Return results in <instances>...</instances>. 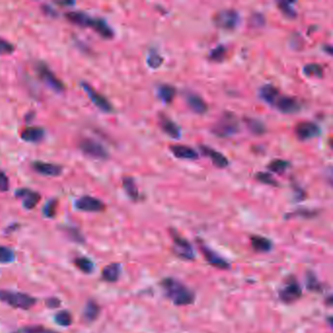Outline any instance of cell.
Masks as SVG:
<instances>
[{
	"label": "cell",
	"instance_id": "cell-33",
	"mask_svg": "<svg viewBox=\"0 0 333 333\" xmlns=\"http://www.w3.org/2000/svg\"><path fill=\"white\" fill-rule=\"evenodd\" d=\"M75 266L84 272H91L94 269V264L91 261L90 259L86 257H79L74 260Z\"/></svg>",
	"mask_w": 333,
	"mask_h": 333
},
{
	"label": "cell",
	"instance_id": "cell-29",
	"mask_svg": "<svg viewBox=\"0 0 333 333\" xmlns=\"http://www.w3.org/2000/svg\"><path fill=\"white\" fill-rule=\"evenodd\" d=\"M303 72L306 76L308 77H317V79H321L323 76V67L319 64H308L304 67L303 69Z\"/></svg>",
	"mask_w": 333,
	"mask_h": 333
},
{
	"label": "cell",
	"instance_id": "cell-21",
	"mask_svg": "<svg viewBox=\"0 0 333 333\" xmlns=\"http://www.w3.org/2000/svg\"><path fill=\"white\" fill-rule=\"evenodd\" d=\"M250 245L253 250L257 253L270 252L272 248V241L266 237L257 234L250 237Z\"/></svg>",
	"mask_w": 333,
	"mask_h": 333
},
{
	"label": "cell",
	"instance_id": "cell-16",
	"mask_svg": "<svg viewBox=\"0 0 333 333\" xmlns=\"http://www.w3.org/2000/svg\"><path fill=\"white\" fill-rule=\"evenodd\" d=\"M15 194L23 201V205L26 209L34 208L41 199V194L38 192L32 191L28 188L19 189L15 192Z\"/></svg>",
	"mask_w": 333,
	"mask_h": 333
},
{
	"label": "cell",
	"instance_id": "cell-17",
	"mask_svg": "<svg viewBox=\"0 0 333 333\" xmlns=\"http://www.w3.org/2000/svg\"><path fill=\"white\" fill-rule=\"evenodd\" d=\"M159 123H160V126H161L162 131L164 132L165 134H167L169 137H171L173 139L180 138V136H181L180 127L168 116L164 115L163 113L160 114Z\"/></svg>",
	"mask_w": 333,
	"mask_h": 333
},
{
	"label": "cell",
	"instance_id": "cell-35",
	"mask_svg": "<svg viewBox=\"0 0 333 333\" xmlns=\"http://www.w3.org/2000/svg\"><path fill=\"white\" fill-rule=\"evenodd\" d=\"M255 178H256L257 181L260 182L262 184H265V185L273 186V187H278L279 186V183L277 182V180L272 177L270 173H267V172H258L255 175Z\"/></svg>",
	"mask_w": 333,
	"mask_h": 333
},
{
	"label": "cell",
	"instance_id": "cell-1",
	"mask_svg": "<svg viewBox=\"0 0 333 333\" xmlns=\"http://www.w3.org/2000/svg\"><path fill=\"white\" fill-rule=\"evenodd\" d=\"M164 295L176 306H188L194 302L195 296L187 285L173 278H165L161 282Z\"/></svg>",
	"mask_w": 333,
	"mask_h": 333
},
{
	"label": "cell",
	"instance_id": "cell-24",
	"mask_svg": "<svg viewBox=\"0 0 333 333\" xmlns=\"http://www.w3.org/2000/svg\"><path fill=\"white\" fill-rule=\"evenodd\" d=\"M259 94L264 101L273 105L280 96V91L272 84H266L260 88Z\"/></svg>",
	"mask_w": 333,
	"mask_h": 333
},
{
	"label": "cell",
	"instance_id": "cell-40",
	"mask_svg": "<svg viewBox=\"0 0 333 333\" xmlns=\"http://www.w3.org/2000/svg\"><path fill=\"white\" fill-rule=\"evenodd\" d=\"M14 51H15V46L11 43L10 41L0 37V56L10 55Z\"/></svg>",
	"mask_w": 333,
	"mask_h": 333
},
{
	"label": "cell",
	"instance_id": "cell-32",
	"mask_svg": "<svg viewBox=\"0 0 333 333\" xmlns=\"http://www.w3.org/2000/svg\"><path fill=\"white\" fill-rule=\"evenodd\" d=\"M227 56V48L224 45H218L209 53V60L213 62H222Z\"/></svg>",
	"mask_w": 333,
	"mask_h": 333
},
{
	"label": "cell",
	"instance_id": "cell-6",
	"mask_svg": "<svg viewBox=\"0 0 333 333\" xmlns=\"http://www.w3.org/2000/svg\"><path fill=\"white\" fill-rule=\"evenodd\" d=\"M35 71L41 81L48 86L51 90L63 92L65 90V83L53 72L50 68L43 62H38L35 66Z\"/></svg>",
	"mask_w": 333,
	"mask_h": 333
},
{
	"label": "cell",
	"instance_id": "cell-2",
	"mask_svg": "<svg viewBox=\"0 0 333 333\" xmlns=\"http://www.w3.org/2000/svg\"><path fill=\"white\" fill-rule=\"evenodd\" d=\"M65 17L74 25L83 28H90L104 38L111 40L114 36L113 30L108 25V23L102 18L91 17L90 15L81 11L67 12L65 14Z\"/></svg>",
	"mask_w": 333,
	"mask_h": 333
},
{
	"label": "cell",
	"instance_id": "cell-49",
	"mask_svg": "<svg viewBox=\"0 0 333 333\" xmlns=\"http://www.w3.org/2000/svg\"><path fill=\"white\" fill-rule=\"evenodd\" d=\"M324 50L327 51L329 55H332V47H331L330 45H327V46L324 48Z\"/></svg>",
	"mask_w": 333,
	"mask_h": 333
},
{
	"label": "cell",
	"instance_id": "cell-14",
	"mask_svg": "<svg viewBox=\"0 0 333 333\" xmlns=\"http://www.w3.org/2000/svg\"><path fill=\"white\" fill-rule=\"evenodd\" d=\"M31 167L36 173L48 177L60 176L64 170L62 165L51 163V162H41V161L31 162Z\"/></svg>",
	"mask_w": 333,
	"mask_h": 333
},
{
	"label": "cell",
	"instance_id": "cell-42",
	"mask_svg": "<svg viewBox=\"0 0 333 333\" xmlns=\"http://www.w3.org/2000/svg\"><path fill=\"white\" fill-rule=\"evenodd\" d=\"M24 333H57L52 329L43 327V326H40V325H35V326H28L24 329Z\"/></svg>",
	"mask_w": 333,
	"mask_h": 333
},
{
	"label": "cell",
	"instance_id": "cell-9",
	"mask_svg": "<svg viewBox=\"0 0 333 333\" xmlns=\"http://www.w3.org/2000/svg\"><path fill=\"white\" fill-rule=\"evenodd\" d=\"M79 148L85 155L96 160H107L109 158V152L106 150V148L99 142L95 141L91 138H84L81 140Z\"/></svg>",
	"mask_w": 333,
	"mask_h": 333
},
{
	"label": "cell",
	"instance_id": "cell-30",
	"mask_svg": "<svg viewBox=\"0 0 333 333\" xmlns=\"http://www.w3.org/2000/svg\"><path fill=\"white\" fill-rule=\"evenodd\" d=\"M306 286L307 289L310 291H315V292H321L323 291V285L320 283L316 277V275L313 272L309 271L307 272L306 276Z\"/></svg>",
	"mask_w": 333,
	"mask_h": 333
},
{
	"label": "cell",
	"instance_id": "cell-3",
	"mask_svg": "<svg viewBox=\"0 0 333 333\" xmlns=\"http://www.w3.org/2000/svg\"><path fill=\"white\" fill-rule=\"evenodd\" d=\"M240 130V121L234 113L224 111L219 121L212 126L211 132L219 138H228L233 136Z\"/></svg>",
	"mask_w": 333,
	"mask_h": 333
},
{
	"label": "cell",
	"instance_id": "cell-19",
	"mask_svg": "<svg viewBox=\"0 0 333 333\" xmlns=\"http://www.w3.org/2000/svg\"><path fill=\"white\" fill-rule=\"evenodd\" d=\"M45 130L40 126H29L21 132V138L26 142L37 143L43 140Z\"/></svg>",
	"mask_w": 333,
	"mask_h": 333
},
{
	"label": "cell",
	"instance_id": "cell-45",
	"mask_svg": "<svg viewBox=\"0 0 333 333\" xmlns=\"http://www.w3.org/2000/svg\"><path fill=\"white\" fill-rule=\"evenodd\" d=\"M296 215V216H305V217H312V216H316L317 212L311 211V210H299V211L295 212L293 213V215Z\"/></svg>",
	"mask_w": 333,
	"mask_h": 333
},
{
	"label": "cell",
	"instance_id": "cell-18",
	"mask_svg": "<svg viewBox=\"0 0 333 333\" xmlns=\"http://www.w3.org/2000/svg\"><path fill=\"white\" fill-rule=\"evenodd\" d=\"M200 149L204 155L211 160L212 163L218 168H226L229 165L228 159L220 151H215L207 146H200Z\"/></svg>",
	"mask_w": 333,
	"mask_h": 333
},
{
	"label": "cell",
	"instance_id": "cell-46",
	"mask_svg": "<svg viewBox=\"0 0 333 333\" xmlns=\"http://www.w3.org/2000/svg\"><path fill=\"white\" fill-rule=\"evenodd\" d=\"M60 300L57 299V298H50L47 300L46 302V305L49 307V308H57L60 306Z\"/></svg>",
	"mask_w": 333,
	"mask_h": 333
},
{
	"label": "cell",
	"instance_id": "cell-31",
	"mask_svg": "<svg viewBox=\"0 0 333 333\" xmlns=\"http://www.w3.org/2000/svg\"><path fill=\"white\" fill-rule=\"evenodd\" d=\"M289 167H290V162L280 159L273 160L268 165V169L270 171L279 173V174H283V172L286 171Z\"/></svg>",
	"mask_w": 333,
	"mask_h": 333
},
{
	"label": "cell",
	"instance_id": "cell-34",
	"mask_svg": "<svg viewBox=\"0 0 333 333\" xmlns=\"http://www.w3.org/2000/svg\"><path fill=\"white\" fill-rule=\"evenodd\" d=\"M293 4H294V2H289V1H280V2L278 3V6H279L280 10L282 11L286 17H289V18H295L296 15H297V13H296V11H295L294 7H293Z\"/></svg>",
	"mask_w": 333,
	"mask_h": 333
},
{
	"label": "cell",
	"instance_id": "cell-48",
	"mask_svg": "<svg viewBox=\"0 0 333 333\" xmlns=\"http://www.w3.org/2000/svg\"><path fill=\"white\" fill-rule=\"evenodd\" d=\"M59 5H61V6H67V5H73L74 3L73 2H71V1H68V2H66V1H62V2H57Z\"/></svg>",
	"mask_w": 333,
	"mask_h": 333
},
{
	"label": "cell",
	"instance_id": "cell-23",
	"mask_svg": "<svg viewBox=\"0 0 333 333\" xmlns=\"http://www.w3.org/2000/svg\"><path fill=\"white\" fill-rule=\"evenodd\" d=\"M121 272V264L111 263L103 269L102 277L103 280L108 283H114L119 280Z\"/></svg>",
	"mask_w": 333,
	"mask_h": 333
},
{
	"label": "cell",
	"instance_id": "cell-22",
	"mask_svg": "<svg viewBox=\"0 0 333 333\" xmlns=\"http://www.w3.org/2000/svg\"><path fill=\"white\" fill-rule=\"evenodd\" d=\"M187 104L193 112L198 114H203L208 111V106L206 102L201 96L197 94H190L187 96Z\"/></svg>",
	"mask_w": 333,
	"mask_h": 333
},
{
	"label": "cell",
	"instance_id": "cell-8",
	"mask_svg": "<svg viewBox=\"0 0 333 333\" xmlns=\"http://www.w3.org/2000/svg\"><path fill=\"white\" fill-rule=\"evenodd\" d=\"M280 299L283 303L291 304L298 301L302 296V288L295 277H290L283 284V288L279 292Z\"/></svg>",
	"mask_w": 333,
	"mask_h": 333
},
{
	"label": "cell",
	"instance_id": "cell-25",
	"mask_svg": "<svg viewBox=\"0 0 333 333\" xmlns=\"http://www.w3.org/2000/svg\"><path fill=\"white\" fill-rule=\"evenodd\" d=\"M123 189L128 195V198L133 202H137L140 199V192L137 188V185L132 177H124L122 180Z\"/></svg>",
	"mask_w": 333,
	"mask_h": 333
},
{
	"label": "cell",
	"instance_id": "cell-47",
	"mask_svg": "<svg viewBox=\"0 0 333 333\" xmlns=\"http://www.w3.org/2000/svg\"><path fill=\"white\" fill-rule=\"evenodd\" d=\"M295 193H296V200L297 201H303L306 198V193L303 191L302 189L295 187Z\"/></svg>",
	"mask_w": 333,
	"mask_h": 333
},
{
	"label": "cell",
	"instance_id": "cell-41",
	"mask_svg": "<svg viewBox=\"0 0 333 333\" xmlns=\"http://www.w3.org/2000/svg\"><path fill=\"white\" fill-rule=\"evenodd\" d=\"M250 25L255 28H260L265 25V17L261 13H254L250 17Z\"/></svg>",
	"mask_w": 333,
	"mask_h": 333
},
{
	"label": "cell",
	"instance_id": "cell-37",
	"mask_svg": "<svg viewBox=\"0 0 333 333\" xmlns=\"http://www.w3.org/2000/svg\"><path fill=\"white\" fill-rule=\"evenodd\" d=\"M147 62H148L149 67L151 69H158L162 66L163 59L160 56L159 53H156L155 51L153 50L150 53Z\"/></svg>",
	"mask_w": 333,
	"mask_h": 333
},
{
	"label": "cell",
	"instance_id": "cell-20",
	"mask_svg": "<svg viewBox=\"0 0 333 333\" xmlns=\"http://www.w3.org/2000/svg\"><path fill=\"white\" fill-rule=\"evenodd\" d=\"M170 151L174 154L175 158L180 160H197L199 158V153L191 147L184 146V145H173L170 146Z\"/></svg>",
	"mask_w": 333,
	"mask_h": 333
},
{
	"label": "cell",
	"instance_id": "cell-11",
	"mask_svg": "<svg viewBox=\"0 0 333 333\" xmlns=\"http://www.w3.org/2000/svg\"><path fill=\"white\" fill-rule=\"evenodd\" d=\"M200 249L202 252V255L205 259V261L211 265L212 267L220 269V270H229L231 268L230 263L227 260H225L223 257H221L218 253L213 251L211 248H209L206 244H204L202 242H198Z\"/></svg>",
	"mask_w": 333,
	"mask_h": 333
},
{
	"label": "cell",
	"instance_id": "cell-28",
	"mask_svg": "<svg viewBox=\"0 0 333 333\" xmlns=\"http://www.w3.org/2000/svg\"><path fill=\"white\" fill-rule=\"evenodd\" d=\"M99 314H100V307L98 306V304L94 301H88L84 309V314H83L84 318L88 322H93L98 318Z\"/></svg>",
	"mask_w": 333,
	"mask_h": 333
},
{
	"label": "cell",
	"instance_id": "cell-4",
	"mask_svg": "<svg viewBox=\"0 0 333 333\" xmlns=\"http://www.w3.org/2000/svg\"><path fill=\"white\" fill-rule=\"evenodd\" d=\"M170 234L173 241V246H172L173 253L182 260L193 261L195 259V254L190 242L187 239L183 238L177 231L173 229L170 230Z\"/></svg>",
	"mask_w": 333,
	"mask_h": 333
},
{
	"label": "cell",
	"instance_id": "cell-27",
	"mask_svg": "<svg viewBox=\"0 0 333 333\" xmlns=\"http://www.w3.org/2000/svg\"><path fill=\"white\" fill-rule=\"evenodd\" d=\"M158 95L162 102L165 104H170L176 96V88L169 84H163L159 87Z\"/></svg>",
	"mask_w": 333,
	"mask_h": 333
},
{
	"label": "cell",
	"instance_id": "cell-38",
	"mask_svg": "<svg viewBox=\"0 0 333 333\" xmlns=\"http://www.w3.org/2000/svg\"><path fill=\"white\" fill-rule=\"evenodd\" d=\"M15 259L14 252L6 246H0V263H10Z\"/></svg>",
	"mask_w": 333,
	"mask_h": 333
},
{
	"label": "cell",
	"instance_id": "cell-26",
	"mask_svg": "<svg viewBox=\"0 0 333 333\" xmlns=\"http://www.w3.org/2000/svg\"><path fill=\"white\" fill-rule=\"evenodd\" d=\"M243 121L249 131L251 132L256 136H261L263 134L266 133V126L263 123L262 121L257 120V119H252V117H244Z\"/></svg>",
	"mask_w": 333,
	"mask_h": 333
},
{
	"label": "cell",
	"instance_id": "cell-12",
	"mask_svg": "<svg viewBox=\"0 0 333 333\" xmlns=\"http://www.w3.org/2000/svg\"><path fill=\"white\" fill-rule=\"evenodd\" d=\"M295 135L300 141H307L313 139L321 134V128L318 124L312 121H303L296 125Z\"/></svg>",
	"mask_w": 333,
	"mask_h": 333
},
{
	"label": "cell",
	"instance_id": "cell-15",
	"mask_svg": "<svg viewBox=\"0 0 333 333\" xmlns=\"http://www.w3.org/2000/svg\"><path fill=\"white\" fill-rule=\"evenodd\" d=\"M273 105L283 113H295L301 110V104L299 101L289 96H279Z\"/></svg>",
	"mask_w": 333,
	"mask_h": 333
},
{
	"label": "cell",
	"instance_id": "cell-13",
	"mask_svg": "<svg viewBox=\"0 0 333 333\" xmlns=\"http://www.w3.org/2000/svg\"><path fill=\"white\" fill-rule=\"evenodd\" d=\"M74 206L76 209L84 212H101L106 207L104 202L91 195L81 197L75 202Z\"/></svg>",
	"mask_w": 333,
	"mask_h": 333
},
{
	"label": "cell",
	"instance_id": "cell-7",
	"mask_svg": "<svg viewBox=\"0 0 333 333\" xmlns=\"http://www.w3.org/2000/svg\"><path fill=\"white\" fill-rule=\"evenodd\" d=\"M213 22L222 30H234L240 23V14L234 9H223L214 15Z\"/></svg>",
	"mask_w": 333,
	"mask_h": 333
},
{
	"label": "cell",
	"instance_id": "cell-43",
	"mask_svg": "<svg viewBox=\"0 0 333 333\" xmlns=\"http://www.w3.org/2000/svg\"><path fill=\"white\" fill-rule=\"evenodd\" d=\"M9 178L3 171H0V192H7L9 190Z\"/></svg>",
	"mask_w": 333,
	"mask_h": 333
},
{
	"label": "cell",
	"instance_id": "cell-36",
	"mask_svg": "<svg viewBox=\"0 0 333 333\" xmlns=\"http://www.w3.org/2000/svg\"><path fill=\"white\" fill-rule=\"evenodd\" d=\"M55 321L62 326H69L72 322V318L69 312L61 311L55 316Z\"/></svg>",
	"mask_w": 333,
	"mask_h": 333
},
{
	"label": "cell",
	"instance_id": "cell-10",
	"mask_svg": "<svg viewBox=\"0 0 333 333\" xmlns=\"http://www.w3.org/2000/svg\"><path fill=\"white\" fill-rule=\"evenodd\" d=\"M81 86L82 89L85 91L86 95L89 97L91 102L100 110V111L111 113L113 111V107L110 101L98 91L95 90L88 82L81 81Z\"/></svg>",
	"mask_w": 333,
	"mask_h": 333
},
{
	"label": "cell",
	"instance_id": "cell-5",
	"mask_svg": "<svg viewBox=\"0 0 333 333\" xmlns=\"http://www.w3.org/2000/svg\"><path fill=\"white\" fill-rule=\"evenodd\" d=\"M0 301L6 303L13 308L23 310H28L35 304V299L30 295L10 290H0Z\"/></svg>",
	"mask_w": 333,
	"mask_h": 333
},
{
	"label": "cell",
	"instance_id": "cell-39",
	"mask_svg": "<svg viewBox=\"0 0 333 333\" xmlns=\"http://www.w3.org/2000/svg\"><path fill=\"white\" fill-rule=\"evenodd\" d=\"M56 209H57V201L51 200L45 203L43 207V214L48 218H53L56 215Z\"/></svg>",
	"mask_w": 333,
	"mask_h": 333
},
{
	"label": "cell",
	"instance_id": "cell-44",
	"mask_svg": "<svg viewBox=\"0 0 333 333\" xmlns=\"http://www.w3.org/2000/svg\"><path fill=\"white\" fill-rule=\"evenodd\" d=\"M42 10L44 11L45 14H47L48 16H52V17H56L58 15V13L54 10L49 5H42Z\"/></svg>",
	"mask_w": 333,
	"mask_h": 333
}]
</instances>
